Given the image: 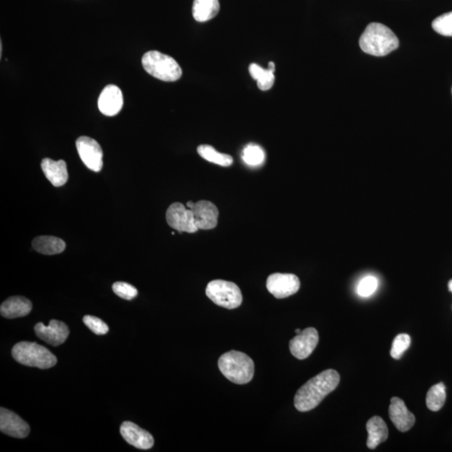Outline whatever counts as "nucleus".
<instances>
[{
    "mask_svg": "<svg viewBox=\"0 0 452 452\" xmlns=\"http://www.w3.org/2000/svg\"><path fill=\"white\" fill-rule=\"evenodd\" d=\"M340 381L336 370H327L313 377L301 386L294 398V406L298 411L307 412L316 408L323 399L335 390Z\"/></svg>",
    "mask_w": 452,
    "mask_h": 452,
    "instance_id": "nucleus-1",
    "label": "nucleus"
},
{
    "mask_svg": "<svg viewBox=\"0 0 452 452\" xmlns=\"http://www.w3.org/2000/svg\"><path fill=\"white\" fill-rule=\"evenodd\" d=\"M399 42L394 33L380 23H371L360 39V46L365 53L384 56L397 50Z\"/></svg>",
    "mask_w": 452,
    "mask_h": 452,
    "instance_id": "nucleus-2",
    "label": "nucleus"
},
{
    "mask_svg": "<svg viewBox=\"0 0 452 452\" xmlns=\"http://www.w3.org/2000/svg\"><path fill=\"white\" fill-rule=\"evenodd\" d=\"M218 366L221 373L237 384L251 382L255 373V365L247 355L240 351H230L221 355Z\"/></svg>",
    "mask_w": 452,
    "mask_h": 452,
    "instance_id": "nucleus-3",
    "label": "nucleus"
},
{
    "mask_svg": "<svg viewBox=\"0 0 452 452\" xmlns=\"http://www.w3.org/2000/svg\"><path fill=\"white\" fill-rule=\"evenodd\" d=\"M12 356L20 364L41 370L53 368L58 359L44 346L32 342H20L12 348Z\"/></svg>",
    "mask_w": 452,
    "mask_h": 452,
    "instance_id": "nucleus-4",
    "label": "nucleus"
},
{
    "mask_svg": "<svg viewBox=\"0 0 452 452\" xmlns=\"http://www.w3.org/2000/svg\"><path fill=\"white\" fill-rule=\"evenodd\" d=\"M142 64L146 72L163 82H176L182 75V69L177 61L157 50L144 54Z\"/></svg>",
    "mask_w": 452,
    "mask_h": 452,
    "instance_id": "nucleus-5",
    "label": "nucleus"
},
{
    "mask_svg": "<svg viewBox=\"0 0 452 452\" xmlns=\"http://www.w3.org/2000/svg\"><path fill=\"white\" fill-rule=\"evenodd\" d=\"M206 295L216 305L227 309H235L242 303L241 289L234 282L214 280L206 287Z\"/></svg>",
    "mask_w": 452,
    "mask_h": 452,
    "instance_id": "nucleus-6",
    "label": "nucleus"
},
{
    "mask_svg": "<svg viewBox=\"0 0 452 452\" xmlns=\"http://www.w3.org/2000/svg\"><path fill=\"white\" fill-rule=\"evenodd\" d=\"M77 152L82 161L89 169L100 172L103 166V152L95 139L82 136L77 140Z\"/></svg>",
    "mask_w": 452,
    "mask_h": 452,
    "instance_id": "nucleus-7",
    "label": "nucleus"
},
{
    "mask_svg": "<svg viewBox=\"0 0 452 452\" xmlns=\"http://www.w3.org/2000/svg\"><path fill=\"white\" fill-rule=\"evenodd\" d=\"M300 286L298 277L287 273H273L267 281V290L279 299L289 298L298 293Z\"/></svg>",
    "mask_w": 452,
    "mask_h": 452,
    "instance_id": "nucleus-8",
    "label": "nucleus"
},
{
    "mask_svg": "<svg viewBox=\"0 0 452 452\" xmlns=\"http://www.w3.org/2000/svg\"><path fill=\"white\" fill-rule=\"evenodd\" d=\"M167 222L178 232L195 233L198 229L194 213L191 209L181 203H173L168 207L166 213Z\"/></svg>",
    "mask_w": 452,
    "mask_h": 452,
    "instance_id": "nucleus-9",
    "label": "nucleus"
},
{
    "mask_svg": "<svg viewBox=\"0 0 452 452\" xmlns=\"http://www.w3.org/2000/svg\"><path fill=\"white\" fill-rule=\"evenodd\" d=\"M319 341L316 328H308L290 341V351L296 359L303 360L313 354Z\"/></svg>",
    "mask_w": 452,
    "mask_h": 452,
    "instance_id": "nucleus-10",
    "label": "nucleus"
},
{
    "mask_svg": "<svg viewBox=\"0 0 452 452\" xmlns=\"http://www.w3.org/2000/svg\"><path fill=\"white\" fill-rule=\"evenodd\" d=\"M35 332L41 340L55 347L63 345L67 340L70 333L68 325L58 320H51L48 326H45L42 323H37Z\"/></svg>",
    "mask_w": 452,
    "mask_h": 452,
    "instance_id": "nucleus-11",
    "label": "nucleus"
},
{
    "mask_svg": "<svg viewBox=\"0 0 452 452\" xmlns=\"http://www.w3.org/2000/svg\"><path fill=\"white\" fill-rule=\"evenodd\" d=\"M0 431L7 436L22 439L29 436L31 428L18 414L2 407L0 409Z\"/></svg>",
    "mask_w": 452,
    "mask_h": 452,
    "instance_id": "nucleus-12",
    "label": "nucleus"
},
{
    "mask_svg": "<svg viewBox=\"0 0 452 452\" xmlns=\"http://www.w3.org/2000/svg\"><path fill=\"white\" fill-rule=\"evenodd\" d=\"M120 433L124 439L136 448L149 450L152 448L154 445L153 436L133 422L125 421L122 423Z\"/></svg>",
    "mask_w": 452,
    "mask_h": 452,
    "instance_id": "nucleus-13",
    "label": "nucleus"
},
{
    "mask_svg": "<svg viewBox=\"0 0 452 452\" xmlns=\"http://www.w3.org/2000/svg\"><path fill=\"white\" fill-rule=\"evenodd\" d=\"M195 215V225L199 230H211L218 224L219 210L212 202L200 200L191 207Z\"/></svg>",
    "mask_w": 452,
    "mask_h": 452,
    "instance_id": "nucleus-14",
    "label": "nucleus"
},
{
    "mask_svg": "<svg viewBox=\"0 0 452 452\" xmlns=\"http://www.w3.org/2000/svg\"><path fill=\"white\" fill-rule=\"evenodd\" d=\"M124 106V96L119 87L108 85L103 89L98 99L99 110L108 117L119 114Z\"/></svg>",
    "mask_w": 452,
    "mask_h": 452,
    "instance_id": "nucleus-15",
    "label": "nucleus"
},
{
    "mask_svg": "<svg viewBox=\"0 0 452 452\" xmlns=\"http://www.w3.org/2000/svg\"><path fill=\"white\" fill-rule=\"evenodd\" d=\"M389 414L395 427L402 432L411 430L416 423L414 414L409 411L406 404L398 397H393L390 400Z\"/></svg>",
    "mask_w": 452,
    "mask_h": 452,
    "instance_id": "nucleus-16",
    "label": "nucleus"
},
{
    "mask_svg": "<svg viewBox=\"0 0 452 452\" xmlns=\"http://www.w3.org/2000/svg\"><path fill=\"white\" fill-rule=\"evenodd\" d=\"M41 168L47 180L55 187L63 186L68 181L67 163L64 160L54 161L46 158L42 160Z\"/></svg>",
    "mask_w": 452,
    "mask_h": 452,
    "instance_id": "nucleus-17",
    "label": "nucleus"
},
{
    "mask_svg": "<svg viewBox=\"0 0 452 452\" xmlns=\"http://www.w3.org/2000/svg\"><path fill=\"white\" fill-rule=\"evenodd\" d=\"M31 310L32 303L29 299L23 296H11L1 304L0 313L2 317L12 319L26 317Z\"/></svg>",
    "mask_w": 452,
    "mask_h": 452,
    "instance_id": "nucleus-18",
    "label": "nucleus"
},
{
    "mask_svg": "<svg viewBox=\"0 0 452 452\" xmlns=\"http://www.w3.org/2000/svg\"><path fill=\"white\" fill-rule=\"evenodd\" d=\"M366 428L369 434L368 440H367V446L370 449H375L377 446L388 439V427L382 418L380 416L372 417L367 422Z\"/></svg>",
    "mask_w": 452,
    "mask_h": 452,
    "instance_id": "nucleus-19",
    "label": "nucleus"
},
{
    "mask_svg": "<svg viewBox=\"0 0 452 452\" xmlns=\"http://www.w3.org/2000/svg\"><path fill=\"white\" fill-rule=\"evenodd\" d=\"M32 247L35 251L43 255L53 256L63 252L65 249V243L63 240L55 237H38L32 242Z\"/></svg>",
    "mask_w": 452,
    "mask_h": 452,
    "instance_id": "nucleus-20",
    "label": "nucleus"
},
{
    "mask_svg": "<svg viewBox=\"0 0 452 452\" xmlns=\"http://www.w3.org/2000/svg\"><path fill=\"white\" fill-rule=\"evenodd\" d=\"M219 0H194L193 16L198 22H206L212 20L220 12Z\"/></svg>",
    "mask_w": 452,
    "mask_h": 452,
    "instance_id": "nucleus-21",
    "label": "nucleus"
},
{
    "mask_svg": "<svg viewBox=\"0 0 452 452\" xmlns=\"http://www.w3.org/2000/svg\"><path fill=\"white\" fill-rule=\"evenodd\" d=\"M249 72L252 77L257 82V87L262 91L269 90L274 85V72L270 69H263L257 64H251L249 67Z\"/></svg>",
    "mask_w": 452,
    "mask_h": 452,
    "instance_id": "nucleus-22",
    "label": "nucleus"
},
{
    "mask_svg": "<svg viewBox=\"0 0 452 452\" xmlns=\"http://www.w3.org/2000/svg\"><path fill=\"white\" fill-rule=\"evenodd\" d=\"M197 151L202 158L217 166L229 167L233 163V158L230 155L219 153L212 146L200 145Z\"/></svg>",
    "mask_w": 452,
    "mask_h": 452,
    "instance_id": "nucleus-23",
    "label": "nucleus"
},
{
    "mask_svg": "<svg viewBox=\"0 0 452 452\" xmlns=\"http://www.w3.org/2000/svg\"><path fill=\"white\" fill-rule=\"evenodd\" d=\"M446 393L443 383L433 385L426 395V406L432 411H438L443 407Z\"/></svg>",
    "mask_w": 452,
    "mask_h": 452,
    "instance_id": "nucleus-24",
    "label": "nucleus"
},
{
    "mask_svg": "<svg viewBox=\"0 0 452 452\" xmlns=\"http://www.w3.org/2000/svg\"><path fill=\"white\" fill-rule=\"evenodd\" d=\"M265 152L257 144H248L243 150L242 158L248 166L258 167L265 161Z\"/></svg>",
    "mask_w": 452,
    "mask_h": 452,
    "instance_id": "nucleus-25",
    "label": "nucleus"
},
{
    "mask_svg": "<svg viewBox=\"0 0 452 452\" xmlns=\"http://www.w3.org/2000/svg\"><path fill=\"white\" fill-rule=\"evenodd\" d=\"M411 337L407 333L399 334L394 339L390 355L394 360H400L403 356L404 351H407L411 345Z\"/></svg>",
    "mask_w": 452,
    "mask_h": 452,
    "instance_id": "nucleus-26",
    "label": "nucleus"
},
{
    "mask_svg": "<svg viewBox=\"0 0 452 452\" xmlns=\"http://www.w3.org/2000/svg\"><path fill=\"white\" fill-rule=\"evenodd\" d=\"M432 28L438 34L444 36H452V12L446 13L437 17L432 22Z\"/></svg>",
    "mask_w": 452,
    "mask_h": 452,
    "instance_id": "nucleus-27",
    "label": "nucleus"
},
{
    "mask_svg": "<svg viewBox=\"0 0 452 452\" xmlns=\"http://www.w3.org/2000/svg\"><path fill=\"white\" fill-rule=\"evenodd\" d=\"M112 290L114 294L121 298L125 300H131L138 296L139 291L136 287L124 281H117L112 285Z\"/></svg>",
    "mask_w": 452,
    "mask_h": 452,
    "instance_id": "nucleus-28",
    "label": "nucleus"
},
{
    "mask_svg": "<svg viewBox=\"0 0 452 452\" xmlns=\"http://www.w3.org/2000/svg\"><path fill=\"white\" fill-rule=\"evenodd\" d=\"M83 322L90 330L97 335H105L109 331V328L102 319L87 315L83 318Z\"/></svg>",
    "mask_w": 452,
    "mask_h": 452,
    "instance_id": "nucleus-29",
    "label": "nucleus"
},
{
    "mask_svg": "<svg viewBox=\"0 0 452 452\" xmlns=\"http://www.w3.org/2000/svg\"><path fill=\"white\" fill-rule=\"evenodd\" d=\"M378 287V281L375 276H366L360 281L357 286V294L364 298L370 296L375 293Z\"/></svg>",
    "mask_w": 452,
    "mask_h": 452,
    "instance_id": "nucleus-30",
    "label": "nucleus"
},
{
    "mask_svg": "<svg viewBox=\"0 0 452 452\" xmlns=\"http://www.w3.org/2000/svg\"><path fill=\"white\" fill-rule=\"evenodd\" d=\"M268 69H270L273 70V72H275V64L273 63H269V65H268Z\"/></svg>",
    "mask_w": 452,
    "mask_h": 452,
    "instance_id": "nucleus-31",
    "label": "nucleus"
},
{
    "mask_svg": "<svg viewBox=\"0 0 452 452\" xmlns=\"http://www.w3.org/2000/svg\"><path fill=\"white\" fill-rule=\"evenodd\" d=\"M448 289H449V291H451V293H452V280H451V281H449V284H448Z\"/></svg>",
    "mask_w": 452,
    "mask_h": 452,
    "instance_id": "nucleus-32",
    "label": "nucleus"
},
{
    "mask_svg": "<svg viewBox=\"0 0 452 452\" xmlns=\"http://www.w3.org/2000/svg\"><path fill=\"white\" fill-rule=\"evenodd\" d=\"M301 332V331L300 330V329H299V328L296 329L295 333H296V334H298V333H300Z\"/></svg>",
    "mask_w": 452,
    "mask_h": 452,
    "instance_id": "nucleus-33",
    "label": "nucleus"
},
{
    "mask_svg": "<svg viewBox=\"0 0 452 452\" xmlns=\"http://www.w3.org/2000/svg\"><path fill=\"white\" fill-rule=\"evenodd\" d=\"M451 92H452V90H451Z\"/></svg>",
    "mask_w": 452,
    "mask_h": 452,
    "instance_id": "nucleus-34",
    "label": "nucleus"
}]
</instances>
